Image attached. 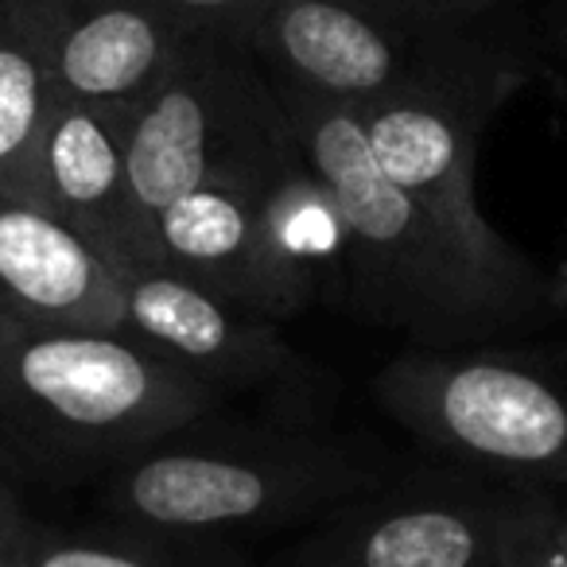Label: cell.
Returning <instances> with one entry per match:
<instances>
[{
    "mask_svg": "<svg viewBox=\"0 0 567 567\" xmlns=\"http://www.w3.org/2000/svg\"><path fill=\"white\" fill-rule=\"evenodd\" d=\"M292 141L342 221V280L412 347H471L536 323L548 280L509 241L482 245L385 175L347 102L272 82Z\"/></svg>",
    "mask_w": 567,
    "mask_h": 567,
    "instance_id": "cell-1",
    "label": "cell"
},
{
    "mask_svg": "<svg viewBox=\"0 0 567 567\" xmlns=\"http://www.w3.org/2000/svg\"><path fill=\"white\" fill-rule=\"evenodd\" d=\"M218 404L128 331H66L0 311V466L86 482Z\"/></svg>",
    "mask_w": 567,
    "mask_h": 567,
    "instance_id": "cell-2",
    "label": "cell"
},
{
    "mask_svg": "<svg viewBox=\"0 0 567 567\" xmlns=\"http://www.w3.org/2000/svg\"><path fill=\"white\" fill-rule=\"evenodd\" d=\"M370 443L319 427H241L148 443L102 478L97 509L110 525L183 544L280 528L319 517L381 486Z\"/></svg>",
    "mask_w": 567,
    "mask_h": 567,
    "instance_id": "cell-3",
    "label": "cell"
},
{
    "mask_svg": "<svg viewBox=\"0 0 567 567\" xmlns=\"http://www.w3.org/2000/svg\"><path fill=\"white\" fill-rule=\"evenodd\" d=\"M432 455L505 486H567V347H409L373 381Z\"/></svg>",
    "mask_w": 567,
    "mask_h": 567,
    "instance_id": "cell-4",
    "label": "cell"
},
{
    "mask_svg": "<svg viewBox=\"0 0 567 567\" xmlns=\"http://www.w3.org/2000/svg\"><path fill=\"white\" fill-rule=\"evenodd\" d=\"M144 257L280 323L342 276V221L308 159L292 156L167 203L148 226Z\"/></svg>",
    "mask_w": 567,
    "mask_h": 567,
    "instance_id": "cell-5",
    "label": "cell"
},
{
    "mask_svg": "<svg viewBox=\"0 0 567 567\" xmlns=\"http://www.w3.org/2000/svg\"><path fill=\"white\" fill-rule=\"evenodd\" d=\"M300 156L268 74L245 48L198 35L128 110V203L136 237L167 203L218 179L260 175Z\"/></svg>",
    "mask_w": 567,
    "mask_h": 567,
    "instance_id": "cell-6",
    "label": "cell"
},
{
    "mask_svg": "<svg viewBox=\"0 0 567 567\" xmlns=\"http://www.w3.org/2000/svg\"><path fill=\"white\" fill-rule=\"evenodd\" d=\"M528 82V63L489 35L471 55L354 105L370 152L393 183L482 245H502L478 206V144L494 113Z\"/></svg>",
    "mask_w": 567,
    "mask_h": 567,
    "instance_id": "cell-7",
    "label": "cell"
},
{
    "mask_svg": "<svg viewBox=\"0 0 567 567\" xmlns=\"http://www.w3.org/2000/svg\"><path fill=\"white\" fill-rule=\"evenodd\" d=\"M486 40L478 24L404 17L370 0H268L245 51L272 82L365 105Z\"/></svg>",
    "mask_w": 567,
    "mask_h": 567,
    "instance_id": "cell-8",
    "label": "cell"
},
{
    "mask_svg": "<svg viewBox=\"0 0 567 567\" xmlns=\"http://www.w3.org/2000/svg\"><path fill=\"white\" fill-rule=\"evenodd\" d=\"M509 494L482 474L381 482L327 513L280 567H497Z\"/></svg>",
    "mask_w": 567,
    "mask_h": 567,
    "instance_id": "cell-9",
    "label": "cell"
},
{
    "mask_svg": "<svg viewBox=\"0 0 567 567\" xmlns=\"http://www.w3.org/2000/svg\"><path fill=\"white\" fill-rule=\"evenodd\" d=\"M125 296V331L164 354L214 396L311 389L316 378L272 319L245 311L148 257L113 260Z\"/></svg>",
    "mask_w": 567,
    "mask_h": 567,
    "instance_id": "cell-10",
    "label": "cell"
},
{
    "mask_svg": "<svg viewBox=\"0 0 567 567\" xmlns=\"http://www.w3.org/2000/svg\"><path fill=\"white\" fill-rule=\"evenodd\" d=\"M59 94L141 102L203 32L159 0H0Z\"/></svg>",
    "mask_w": 567,
    "mask_h": 567,
    "instance_id": "cell-11",
    "label": "cell"
},
{
    "mask_svg": "<svg viewBox=\"0 0 567 567\" xmlns=\"http://www.w3.org/2000/svg\"><path fill=\"white\" fill-rule=\"evenodd\" d=\"M0 311L66 331H125L113 260L40 203L0 195Z\"/></svg>",
    "mask_w": 567,
    "mask_h": 567,
    "instance_id": "cell-12",
    "label": "cell"
},
{
    "mask_svg": "<svg viewBox=\"0 0 567 567\" xmlns=\"http://www.w3.org/2000/svg\"><path fill=\"white\" fill-rule=\"evenodd\" d=\"M128 110L125 102L59 94L40 141V206L110 260L141 257L128 203Z\"/></svg>",
    "mask_w": 567,
    "mask_h": 567,
    "instance_id": "cell-13",
    "label": "cell"
},
{
    "mask_svg": "<svg viewBox=\"0 0 567 567\" xmlns=\"http://www.w3.org/2000/svg\"><path fill=\"white\" fill-rule=\"evenodd\" d=\"M59 90L40 51L0 9V195L40 203V141Z\"/></svg>",
    "mask_w": 567,
    "mask_h": 567,
    "instance_id": "cell-14",
    "label": "cell"
},
{
    "mask_svg": "<svg viewBox=\"0 0 567 567\" xmlns=\"http://www.w3.org/2000/svg\"><path fill=\"white\" fill-rule=\"evenodd\" d=\"M198 544L164 540L136 528H51L28 517L24 533L12 544L20 567H226L218 556L195 559Z\"/></svg>",
    "mask_w": 567,
    "mask_h": 567,
    "instance_id": "cell-15",
    "label": "cell"
},
{
    "mask_svg": "<svg viewBox=\"0 0 567 567\" xmlns=\"http://www.w3.org/2000/svg\"><path fill=\"white\" fill-rule=\"evenodd\" d=\"M497 567H567V525L551 489L513 486L497 536Z\"/></svg>",
    "mask_w": 567,
    "mask_h": 567,
    "instance_id": "cell-16",
    "label": "cell"
},
{
    "mask_svg": "<svg viewBox=\"0 0 567 567\" xmlns=\"http://www.w3.org/2000/svg\"><path fill=\"white\" fill-rule=\"evenodd\" d=\"M159 4L179 20H187L195 32L218 35L237 48L249 43L252 28L268 9V0H159Z\"/></svg>",
    "mask_w": 567,
    "mask_h": 567,
    "instance_id": "cell-17",
    "label": "cell"
},
{
    "mask_svg": "<svg viewBox=\"0 0 567 567\" xmlns=\"http://www.w3.org/2000/svg\"><path fill=\"white\" fill-rule=\"evenodd\" d=\"M370 4L404 12V17L440 20V24H482L494 12H502L509 0H370Z\"/></svg>",
    "mask_w": 567,
    "mask_h": 567,
    "instance_id": "cell-18",
    "label": "cell"
},
{
    "mask_svg": "<svg viewBox=\"0 0 567 567\" xmlns=\"http://www.w3.org/2000/svg\"><path fill=\"white\" fill-rule=\"evenodd\" d=\"M28 517H32V513H28L24 502H20L17 482H12V474L0 466V556H4V551H12L17 536L24 533Z\"/></svg>",
    "mask_w": 567,
    "mask_h": 567,
    "instance_id": "cell-19",
    "label": "cell"
},
{
    "mask_svg": "<svg viewBox=\"0 0 567 567\" xmlns=\"http://www.w3.org/2000/svg\"><path fill=\"white\" fill-rule=\"evenodd\" d=\"M548 35H551V43H556L559 55H567V4L551 9V17H548Z\"/></svg>",
    "mask_w": 567,
    "mask_h": 567,
    "instance_id": "cell-20",
    "label": "cell"
},
{
    "mask_svg": "<svg viewBox=\"0 0 567 567\" xmlns=\"http://www.w3.org/2000/svg\"><path fill=\"white\" fill-rule=\"evenodd\" d=\"M548 300H551V308L567 311V252H564V260H559L556 280H548Z\"/></svg>",
    "mask_w": 567,
    "mask_h": 567,
    "instance_id": "cell-21",
    "label": "cell"
},
{
    "mask_svg": "<svg viewBox=\"0 0 567 567\" xmlns=\"http://www.w3.org/2000/svg\"><path fill=\"white\" fill-rule=\"evenodd\" d=\"M0 567H20V564H17V556H12V551H4V556H0Z\"/></svg>",
    "mask_w": 567,
    "mask_h": 567,
    "instance_id": "cell-22",
    "label": "cell"
},
{
    "mask_svg": "<svg viewBox=\"0 0 567 567\" xmlns=\"http://www.w3.org/2000/svg\"><path fill=\"white\" fill-rule=\"evenodd\" d=\"M559 517H564V525H567V502H559Z\"/></svg>",
    "mask_w": 567,
    "mask_h": 567,
    "instance_id": "cell-23",
    "label": "cell"
}]
</instances>
